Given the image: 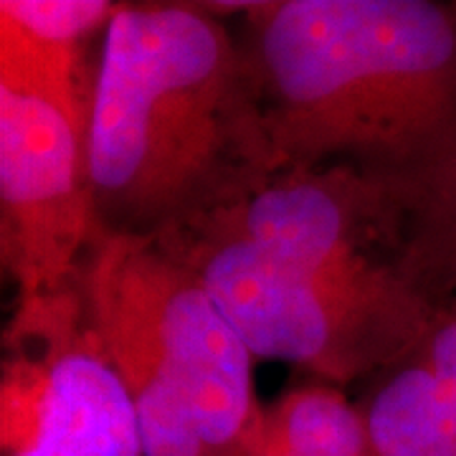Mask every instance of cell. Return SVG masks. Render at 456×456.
<instances>
[{
    "label": "cell",
    "instance_id": "cell-1",
    "mask_svg": "<svg viewBox=\"0 0 456 456\" xmlns=\"http://www.w3.org/2000/svg\"><path fill=\"white\" fill-rule=\"evenodd\" d=\"M281 170L251 53L221 11L119 3L99 38L89 97L99 233L173 231Z\"/></svg>",
    "mask_w": 456,
    "mask_h": 456
},
{
    "label": "cell",
    "instance_id": "cell-2",
    "mask_svg": "<svg viewBox=\"0 0 456 456\" xmlns=\"http://www.w3.org/2000/svg\"><path fill=\"white\" fill-rule=\"evenodd\" d=\"M246 18L284 170L431 175L454 150L456 3L277 0Z\"/></svg>",
    "mask_w": 456,
    "mask_h": 456
},
{
    "label": "cell",
    "instance_id": "cell-3",
    "mask_svg": "<svg viewBox=\"0 0 456 456\" xmlns=\"http://www.w3.org/2000/svg\"><path fill=\"white\" fill-rule=\"evenodd\" d=\"M82 289L142 456L251 454L264 419L254 355L163 233H99Z\"/></svg>",
    "mask_w": 456,
    "mask_h": 456
},
{
    "label": "cell",
    "instance_id": "cell-4",
    "mask_svg": "<svg viewBox=\"0 0 456 456\" xmlns=\"http://www.w3.org/2000/svg\"><path fill=\"white\" fill-rule=\"evenodd\" d=\"M216 213L261 248L353 292L434 314L456 305V224L434 175L284 170Z\"/></svg>",
    "mask_w": 456,
    "mask_h": 456
},
{
    "label": "cell",
    "instance_id": "cell-5",
    "mask_svg": "<svg viewBox=\"0 0 456 456\" xmlns=\"http://www.w3.org/2000/svg\"><path fill=\"white\" fill-rule=\"evenodd\" d=\"M84 51L0 20V254L13 307L79 292L99 239Z\"/></svg>",
    "mask_w": 456,
    "mask_h": 456
},
{
    "label": "cell",
    "instance_id": "cell-6",
    "mask_svg": "<svg viewBox=\"0 0 456 456\" xmlns=\"http://www.w3.org/2000/svg\"><path fill=\"white\" fill-rule=\"evenodd\" d=\"M163 236L193 266L254 358L289 362L330 386L395 370L449 312L353 292L261 248L218 213Z\"/></svg>",
    "mask_w": 456,
    "mask_h": 456
},
{
    "label": "cell",
    "instance_id": "cell-7",
    "mask_svg": "<svg viewBox=\"0 0 456 456\" xmlns=\"http://www.w3.org/2000/svg\"><path fill=\"white\" fill-rule=\"evenodd\" d=\"M3 342V456H142L130 393L84 289L13 307Z\"/></svg>",
    "mask_w": 456,
    "mask_h": 456
},
{
    "label": "cell",
    "instance_id": "cell-8",
    "mask_svg": "<svg viewBox=\"0 0 456 456\" xmlns=\"http://www.w3.org/2000/svg\"><path fill=\"white\" fill-rule=\"evenodd\" d=\"M248 456H378L362 408L335 386L310 383L264 408Z\"/></svg>",
    "mask_w": 456,
    "mask_h": 456
},
{
    "label": "cell",
    "instance_id": "cell-9",
    "mask_svg": "<svg viewBox=\"0 0 456 456\" xmlns=\"http://www.w3.org/2000/svg\"><path fill=\"white\" fill-rule=\"evenodd\" d=\"M119 3L110 0H0V20L51 46H82L104 36Z\"/></svg>",
    "mask_w": 456,
    "mask_h": 456
},
{
    "label": "cell",
    "instance_id": "cell-10",
    "mask_svg": "<svg viewBox=\"0 0 456 456\" xmlns=\"http://www.w3.org/2000/svg\"><path fill=\"white\" fill-rule=\"evenodd\" d=\"M421 353L439 378L456 424V305L441 317L439 325L434 327Z\"/></svg>",
    "mask_w": 456,
    "mask_h": 456
},
{
    "label": "cell",
    "instance_id": "cell-11",
    "mask_svg": "<svg viewBox=\"0 0 456 456\" xmlns=\"http://www.w3.org/2000/svg\"><path fill=\"white\" fill-rule=\"evenodd\" d=\"M434 178H436V185H439L441 196H444V200H446V206H449V211H452V216H454V224H456V145L454 150L449 152V158L436 167Z\"/></svg>",
    "mask_w": 456,
    "mask_h": 456
}]
</instances>
